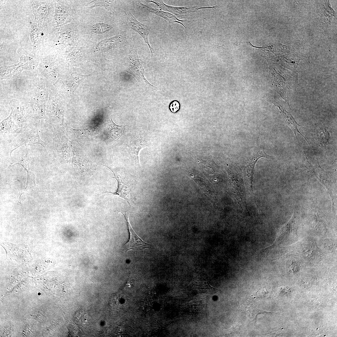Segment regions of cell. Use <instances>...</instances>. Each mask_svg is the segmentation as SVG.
Wrapping results in <instances>:
<instances>
[{"label":"cell","mask_w":337,"mask_h":337,"mask_svg":"<svg viewBox=\"0 0 337 337\" xmlns=\"http://www.w3.org/2000/svg\"><path fill=\"white\" fill-rule=\"evenodd\" d=\"M10 143L11 150L10 155L15 150L23 145L38 144L44 148L47 147V144L40 138L39 134V129L36 125L27 124L21 128L11 137Z\"/></svg>","instance_id":"obj_1"},{"label":"cell","mask_w":337,"mask_h":337,"mask_svg":"<svg viewBox=\"0 0 337 337\" xmlns=\"http://www.w3.org/2000/svg\"><path fill=\"white\" fill-rule=\"evenodd\" d=\"M288 254L300 256L310 261H314L320 257L321 252L314 241L303 239L296 244L288 247Z\"/></svg>","instance_id":"obj_2"},{"label":"cell","mask_w":337,"mask_h":337,"mask_svg":"<svg viewBox=\"0 0 337 337\" xmlns=\"http://www.w3.org/2000/svg\"><path fill=\"white\" fill-rule=\"evenodd\" d=\"M309 163V164L306 166V171L325 188L331 198L333 208L335 202V188L330 173L322 169L319 163L317 166H314Z\"/></svg>","instance_id":"obj_3"},{"label":"cell","mask_w":337,"mask_h":337,"mask_svg":"<svg viewBox=\"0 0 337 337\" xmlns=\"http://www.w3.org/2000/svg\"><path fill=\"white\" fill-rule=\"evenodd\" d=\"M109 169L113 173L114 178L117 180L118 183L117 188L115 192L106 191L102 193H110L114 195L124 199L130 205L133 202L132 186L129 182L125 181L116 171L110 167L104 165Z\"/></svg>","instance_id":"obj_4"},{"label":"cell","mask_w":337,"mask_h":337,"mask_svg":"<svg viewBox=\"0 0 337 337\" xmlns=\"http://www.w3.org/2000/svg\"><path fill=\"white\" fill-rule=\"evenodd\" d=\"M127 71L133 75L139 81H142L154 86L144 76L145 71L143 67V62L139 57L136 50L132 51L129 56Z\"/></svg>","instance_id":"obj_5"},{"label":"cell","mask_w":337,"mask_h":337,"mask_svg":"<svg viewBox=\"0 0 337 337\" xmlns=\"http://www.w3.org/2000/svg\"><path fill=\"white\" fill-rule=\"evenodd\" d=\"M299 220L297 212L295 211L290 219L282 227L283 240L288 244L295 241L297 238V230Z\"/></svg>","instance_id":"obj_6"},{"label":"cell","mask_w":337,"mask_h":337,"mask_svg":"<svg viewBox=\"0 0 337 337\" xmlns=\"http://www.w3.org/2000/svg\"><path fill=\"white\" fill-rule=\"evenodd\" d=\"M127 17V23L129 29H132L137 32L143 37L144 42L148 45L151 54L153 56L154 50L151 46L148 40V35L149 32V28L139 22L134 17L129 10L126 11Z\"/></svg>","instance_id":"obj_7"},{"label":"cell","mask_w":337,"mask_h":337,"mask_svg":"<svg viewBox=\"0 0 337 337\" xmlns=\"http://www.w3.org/2000/svg\"><path fill=\"white\" fill-rule=\"evenodd\" d=\"M124 216L128 227L129 233V239L127 242L125 244L128 251L130 250H142L149 248L148 246L150 244L143 241L136 234L134 231L129 222L128 216L126 212H123L118 211Z\"/></svg>","instance_id":"obj_8"},{"label":"cell","mask_w":337,"mask_h":337,"mask_svg":"<svg viewBox=\"0 0 337 337\" xmlns=\"http://www.w3.org/2000/svg\"><path fill=\"white\" fill-rule=\"evenodd\" d=\"M147 146L144 138L139 134H136L131 137L128 145L127 151L132 159L138 166L140 168L138 156L139 152L142 148Z\"/></svg>","instance_id":"obj_9"},{"label":"cell","mask_w":337,"mask_h":337,"mask_svg":"<svg viewBox=\"0 0 337 337\" xmlns=\"http://www.w3.org/2000/svg\"><path fill=\"white\" fill-rule=\"evenodd\" d=\"M271 157L267 155L265 152L264 147L261 145L258 151L253 154L245 166L244 172L245 176L247 180L249 185H252L254 168L255 164L258 159L261 157H265L269 159Z\"/></svg>","instance_id":"obj_10"},{"label":"cell","mask_w":337,"mask_h":337,"mask_svg":"<svg viewBox=\"0 0 337 337\" xmlns=\"http://www.w3.org/2000/svg\"><path fill=\"white\" fill-rule=\"evenodd\" d=\"M55 132L54 143L58 153L65 158L70 155V150L66 139L61 130L54 128Z\"/></svg>","instance_id":"obj_11"},{"label":"cell","mask_w":337,"mask_h":337,"mask_svg":"<svg viewBox=\"0 0 337 337\" xmlns=\"http://www.w3.org/2000/svg\"><path fill=\"white\" fill-rule=\"evenodd\" d=\"M0 127L1 135L6 137H12L21 129L16 124L10 115L1 122Z\"/></svg>","instance_id":"obj_12"},{"label":"cell","mask_w":337,"mask_h":337,"mask_svg":"<svg viewBox=\"0 0 337 337\" xmlns=\"http://www.w3.org/2000/svg\"><path fill=\"white\" fill-rule=\"evenodd\" d=\"M137 4L139 6H140L145 11L164 18L167 20L169 23H173L175 22H178L182 24L185 27L184 25L182 24L181 22H183V21L178 19L177 17L172 14L166 12L161 11L158 9L149 7L140 2H138Z\"/></svg>","instance_id":"obj_13"},{"label":"cell","mask_w":337,"mask_h":337,"mask_svg":"<svg viewBox=\"0 0 337 337\" xmlns=\"http://www.w3.org/2000/svg\"><path fill=\"white\" fill-rule=\"evenodd\" d=\"M277 106L279 107L281 115L284 118L286 124L293 132L297 141L298 142L296 134L297 133H299L304 138L309 144L310 145L305 137L300 133L298 130V127L301 126L298 124L292 115L287 110L282 107L281 105H277Z\"/></svg>","instance_id":"obj_14"},{"label":"cell","mask_w":337,"mask_h":337,"mask_svg":"<svg viewBox=\"0 0 337 337\" xmlns=\"http://www.w3.org/2000/svg\"><path fill=\"white\" fill-rule=\"evenodd\" d=\"M146 1L147 2H152L155 4L159 8L163 10L169 12L176 15L192 12V11L190 10V8H187L185 7H176L168 6L165 4L163 1L161 0H146Z\"/></svg>","instance_id":"obj_15"},{"label":"cell","mask_w":337,"mask_h":337,"mask_svg":"<svg viewBox=\"0 0 337 337\" xmlns=\"http://www.w3.org/2000/svg\"><path fill=\"white\" fill-rule=\"evenodd\" d=\"M26 152V155L22 156L20 160L12 164V165L19 164L21 165L27 172L28 180L30 176L33 175L32 172L33 164L32 163V157L31 153L27 150Z\"/></svg>","instance_id":"obj_16"},{"label":"cell","mask_w":337,"mask_h":337,"mask_svg":"<svg viewBox=\"0 0 337 337\" xmlns=\"http://www.w3.org/2000/svg\"><path fill=\"white\" fill-rule=\"evenodd\" d=\"M116 125L113 121L112 118L109 124V133L111 138L114 140L118 139L124 133L125 126Z\"/></svg>","instance_id":"obj_17"},{"label":"cell","mask_w":337,"mask_h":337,"mask_svg":"<svg viewBox=\"0 0 337 337\" xmlns=\"http://www.w3.org/2000/svg\"><path fill=\"white\" fill-rule=\"evenodd\" d=\"M37 5H35L33 8V13L35 15L36 18L40 20L44 18L42 13H44L46 16L49 10L47 9L48 8L45 4H41V3Z\"/></svg>","instance_id":"obj_18"},{"label":"cell","mask_w":337,"mask_h":337,"mask_svg":"<svg viewBox=\"0 0 337 337\" xmlns=\"http://www.w3.org/2000/svg\"><path fill=\"white\" fill-rule=\"evenodd\" d=\"M74 318L76 324L81 325L84 324L86 321V315L83 311H78L75 314Z\"/></svg>","instance_id":"obj_19"},{"label":"cell","mask_w":337,"mask_h":337,"mask_svg":"<svg viewBox=\"0 0 337 337\" xmlns=\"http://www.w3.org/2000/svg\"><path fill=\"white\" fill-rule=\"evenodd\" d=\"M112 28L111 26L107 24L99 23L94 26L93 29L95 32L100 33L108 31Z\"/></svg>","instance_id":"obj_20"},{"label":"cell","mask_w":337,"mask_h":337,"mask_svg":"<svg viewBox=\"0 0 337 337\" xmlns=\"http://www.w3.org/2000/svg\"><path fill=\"white\" fill-rule=\"evenodd\" d=\"M329 138V133L326 129L323 128L320 131L319 139L320 144L325 145L328 142Z\"/></svg>","instance_id":"obj_21"},{"label":"cell","mask_w":337,"mask_h":337,"mask_svg":"<svg viewBox=\"0 0 337 337\" xmlns=\"http://www.w3.org/2000/svg\"><path fill=\"white\" fill-rule=\"evenodd\" d=\"M36 29H34V28H32V29L31 30V38L33 42L34 45H37L40 42V41L41 40V32L40 30L39 32L37 28H36Z\"/></svg>","instance_id":"obj_22"},{"label":"cell","mask_w":337,"mask_h":337,"mask_svg":"<svg viewBox=\"0 0 337 337\" xmlns=\"http://www.w3.org/2000/svg\"><path fill=\"white\" fill-rule=\"evenodd\" d=\"M180 108L179 102L177 100L172 101L169 104V108L171 111L175 113L179 110Z\"/></svg>","instance_id":"obj_23"}]
</instances>
